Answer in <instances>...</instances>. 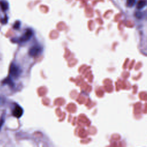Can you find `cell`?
Wrapping results in <instances>:
<instances>
[{
  "label": "cell",
  "mask_w": 147,
  "mask_h": 147,
  "mask_svg": "<svg viewBox=\"0 0 147 147\" xmlns=\"http://www.w3.org/2000/svg\"><path fill=\"white\" fill-rule=\"evenodd\" d=\"M9 72H10V74L11 76L16 78L20 76V75L21 72V70L20 68L19 67V66L17 65L14 63H12L10 67Z\"/></svg>",
  "instance_id": "1"
},
{
  "label": "cell",
  "mask_w": 147,
  "mask_h": 147,
  "mask_svg": "<svg viewBox=\"0 0 147 147\" xmlns=\"http://www.w3.org/2000/svg\"><path fill=\"white\" fill-rule=\"evenodd\" d=\"M42 52V48L40 45H34L29 50V55L31 57H36L39 55Z\"/></svg>",
  "instance_id": "2"
},
{
  "label": "cell",
  "mask_w": 147,
  "mask_h": 147,
  "mask_svg": "<svg viewBox=\"0 0 147 147\" xmlns=\"http://www.w3.org/2000/svg\"><path fill=\"white\" fill-rule=\"evenodd\" d=\"M32 34H33V31L32 30V29H28L26 30L24 35L21 36V37H20L19 40L20 42H25L29 40L31 38V37L32 36Z\"/></svg>",
  "instance_id": "3"
},
{
  "label": "cell",
  "mask_w": 147,
  "mask_h": 147,
  "mask_svg": "<svg viewBox=\"0 0 147 147\" xmlns=\"http://www.w3.org/2000/svg\"><path fill=\"white\" fill-rule=\"evenodd\" d=\"M23 113H24V111L22 108L19 105H17L13 109L12 114H13V115L15 117L20 118L22 115Z\"/></svg>",
  "instance_id": "4"
},
{
  "label": "cell",
  "mask_w": 147,
  "mask_h": 147,
  "mask_svg": "<svg viewBox=\"0 0 147 147\" xmlns=\"http://www.w3.org/2000/svg\"><path fill=\"white\" fill-rule=\"evenodd\" d=\"M147 5V0H139L136 5L137 8L138 9H142Z\"/></svg>",
  "instance_id": "5"
},
{
  "label": "cell",
  "mask_w": 147,
  "mask_h": 147,
  "mask_svg": "<svg viewBox=\"0 0 147 147\" xmlns=\"http://www.w3.org/2000/svg\"><path fill=\"white\" fill-rule=\"evenodd\" d=\"M0 7L3 11H6L9 8V3L6 1H0Z\"/></svg>",
  "instance_id": "6"
},
{
  "label": "cell",
  "mask_w": 147,
  "mask_h": 147,
  "mask_svg": "<svg viewBox=\"0 0 147 147\" xmlns=\"http://www.w3.org/2000/svg\"><path fill=\"white\" fill-rule=\"evenodd\" d=\"M4 83L7 84H9L10 86H11V87H13V86H14L13 82V80H12L11 79H10V78H9V79L7 78V79H5V80H4Z\"/></svg>",
  "instance_id": "7"
},
{
  "label": "cell",
  "mask_w": 147,
  "mask_h": 147,
  "mask_svg": "<svg viewBox=\"0 0 147 147\" xmlns=\"http://www.w3.org/2000/svg\"><path fill=\"white\" fill-rule=\"evenodd\" d=\"M136 0H127L126 5L128 7H132L135 4Z\"/></svg>",
  "instance_id": "8"
},
{
  "label": "cell",
  "mask_w": 147,
  "mask_h": 147,
  "mask_svg": "<svg viewBox=\"0 0 147 147\" xmlns=\"http://www.w3.org/2000/svg\"><path fill=\"white\" fill-rule=\"evenodd\" d=\"M20 25H21L20 21H16L14 23V24L13 25V28L15 29H18L20 28Z\"/></svg>",
  "instance_id": "9"
},
{
  "label": "cell",
  "mask_w": 147,
  "mask_h": 147,
  "mask_svg": "<svg viewBox=\"0 0 147 147\" xmlns=\"http://www.w3.org/2000/svg\"><path fill=\"white\" fill-rule=\"evenodd\" d=\"M4 121H5V118L3 116H2L0 118V129H1L2 126H3V123H4Z\"/></svg>",
  "instance_id": "10"
}]
</instances>
